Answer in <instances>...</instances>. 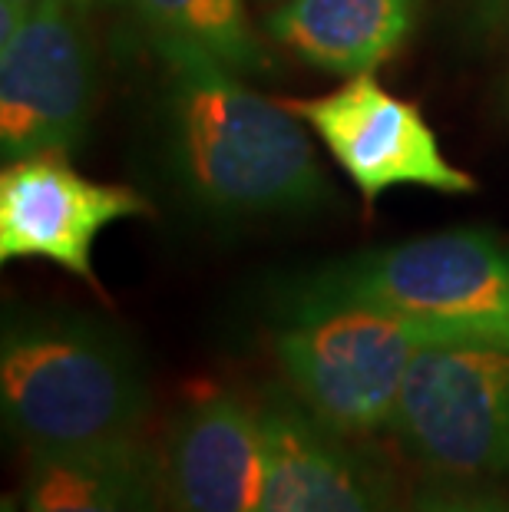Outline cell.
Wrapping results in <instances>:
<instances>
[{
	"label": "cell",
	"mask_w": 509,
	"mask_h": 512,
	"mask_svg": "<svg viewBox=\"0 0 509 512\" xmlns=\"http://www.w3.org/2000/svg\"><path fill=\"white\" fill-rule=\"evenodd\" d=\"M162 143L179 199L212 225L298 222L338 205L305 123L196 43L149 37Z\"/></svg>",
	"instance_id": "obj_1"
},
{
	"label": "cell",
	"mask_w": 509,
	"mask_h": 512,
	"mask_svg": "<svg viewBox=\"0 0 509 512\" xmlns=\"http://www.w3.org/2000/svg\"><path fill=\"white\" fill-rule=\"evenodd\" d=\"M153 407L139 347L100 314L10 308L0 328V413L24 453L136 437Z\"/></svg>",
	"instance_id": "obj_2"
},
{
	"label": "cell",
	"mask_w": 509,
	"mask_h": 512,
	"mask_svg": "<svg viewBox=\"0 0 509 512\" xmlns=\"http://www.w3.org/2000/svg\"><path fill=\"white\" fill-rule=\"evenodd\" d=\"M281 298L374 304L440 344L509 351V242L490 228H453L364 248L288 281Z\"/></svg>",
	"instance_id": "obj_3"
},
{
	"label": "cell",
	"mask_w": 509,
	"mask_h": 512,
	"mask_svg": "<svg viewBox=\"0 0 509 512\" xmlns=\"http://www.w3.org/2000/svg\"><path fill=\"white\" fill-rule=\"evenodd\" d=\"M427 344L440 341L374 304L278 298L272 354L285 387L344 440L394 427L407 374Z\"/></svg>",
	"instance_id": "obj_4"
},
{
	"label": "cell",
	"mask_w": 509,
	"mask_h": 512,
	"mask_svg": "<svg viewBox=\"0 0 509 512\" xmlns=\"http://www.w3.org/2000/svg\"><path fill=\"white\" fill-rule=\"evenodd\" d=\"M391 433L443 483L509 479V351L427 344L407 374Z\"/></svg>",
	"instance_id": "obj_5"
},
{
	"label": "cell",
	"mask_w": 509,
	"mask_h": 512,
	"mask_svg": "<svg viewBox=\"0 0 509 512\" xmlns=\"http://www.w3.org/2000/svg\"><path fill=\"white\" fill-rule=\"evenodd\" d=\"M93 4L47 0L0 37V156L4 162L77 152L100 96Z\"/></svg>",
	"instance_id": "obj_6"
},
{
	"label": "cell",
	"mask_w": 509,
	"mask_h": 512,
	"mask_svg": "<svg viewBox=\"0 0 509 512\" xmlns=\"http://www.w3.org/2000/svg\"><path fill=\"white\" fill-rule=\"evenodd\" d=\"M314 136L328 146L364 202L391 189H430L443 195L476 192L470 172L443 156L440 139L424 113L374 80L351 76L331 93L285 103Z\"/></svg>",
	"instance_id": "obj_7"
},
{
	"label": "cell",
	"mask_w": 509,
	"mask_h": 512,
	"mask_svg": "<svg viewBox=\"0 0 509 512\" xmlns=\"http://www.w3.org/2000/svg\"><path fill=\"white\" fill-rule=\"evenodd\" d=\"M149 215L129 185L96 182L63 152L4 162L0 172V258L50 261L96 285L93 245L106 225Z\"/></svg>",
	"instance_id": "obj_8"
},
{
	"label": "cell",
	"mask_w": 509,
	"mask_h": 512,
	"mask_svg": "<svg viewBox=\"0 0 509 512\" xmlns=\"http://www.w3.org/2000/svg\"><path fill=\"white\" fill-rule=\"evenodd\" d=\"M162 470L176 512H262L265 437L258 403L235 390H199L162 437Z\"/></svg>",
	"instance_id": "obj_9"
},
{
	"label": "cell",
	"mask_w": 509,
	"mask_h": 512,
	"mask_svg": "<svg viewBox=\"0 0 509 512\" xmlns=\"http://www.w3.org/2000/svg\"><path fill=\"white\" fill-rule=\"evenodd\" d=\"M258 420L265 437L262 512H377L348 440L314 420L288 387L265 390Z\"/></svg>",
	"instance_id": "obj_10"
},
{
	"label": "cell",
	"mask_w": 509,
	"mask_h": 512,
	"mask_svg": "<svg viewBox=\"0 0 509 512\" xmlns=\"http://www.w3.org/2000/svg\"><path fill=\"white\" fill-rule=\"evenodd\" d=\"M20 512H176L162 453L143 437L27 453Z\"/></svg>",
	"instance_id": "obj_11"
},
{
	"label": "cell",
	"mask_w": 509,
	"mask_h": 512,
	"mask_svg": "<svg viewBox=\"0 0 509 512\" xmlns=\"http://www.w3.org/2000/svg\"><path fill=\"white\" fill-rule=\"evenodd\" d=\"M424 0H278L265 30L301 63L334 76L374 73L414 34Z\"/></svg>",
	"instance_id": "obj_12"
},
{
	"label": "cell",
	"mask_w": 509,
	"mask_h": 512,
	"mask_svg": "<svg viewBox=\"0 0 509 512\" xmlns=\"http://www.w3.org/2000/svg\"><path fill=\"white\" fill-rule=\"evenodd\" d=\"M149 37L196 43L235 73H268V53L255 37L245 0H123Z\"/></svg>",
	"instance_id": "obj_13"
},
{
	"label": "cell",
	"mask_w": 509,
	"mask_h": 512,
	"mask_svg": "<svg viewBox=\"0 0 509 512\" xmlns=\"http://www.w3.org/2000/svg\"><path fill=\"white\" fill-rule=\"evenodd\" d=\"M404 512H509V503L483 486L443 483L437 489H424Z\"/></svg>",
	"instance_id": "obj_14"
},
{
	"label": "cell",
	"mask_w": 509,
	"mask_h": 512,
	"mask_svg": "<svg viewBox=\"0 0 509 512\" xmlns=\"http://www.w3.org/2000/svg\"><path fill=\"white\" fill-rule=\"evenodd\" d=\"M486 27H509V0H473Z\"/></svg>",
	"instance_id": "obj_15"
},
{
	"label": "cell",
	"mask_w": 509,
	"mask_h": 512,
	"mask_svg": "<svg viewBox=\"0 0 509 512\" xmlns=\"http://www.w3.org/2000/svg\"><path fill=\"white\" fill-rule=\"evenodd\" d=\"M0 4H14L20 10H34L37 4H47V0H0ZM83 4H93V7H100L103 0H83Z\"/></svg>",
	"instance_id": "obj_16"
},
{
	"label": "cell",
	"mask_w": 509,
	"mask_h": 512,
	"mask_svg": "<svg viewBox=\"0 0 509 512\" xmlns=\"http://www.w3.org/2000/svg\"><path fill=\"white\" fill-rule=\"evenodd\" d=\"M500 106H503V116L509 119V67L503 73V86H500Z\"/></svg>",
	"instance_id": "obj_17"
},
{
	"label": "cell",
	"mask_w": 509,
	"mask_h": 512,
	"mask_svg": "<svg viewBox=\"0 0 509 512\" xmlns=\"http://www.w3.org/2000/svg\"><path fill=\"white\" fill-rule=\"evenodd\" d=\"M0 512H20V506H17V499H4V506H0Z\"/></svg>",
	"instance_id": "obj_18"
}]
</instances>
